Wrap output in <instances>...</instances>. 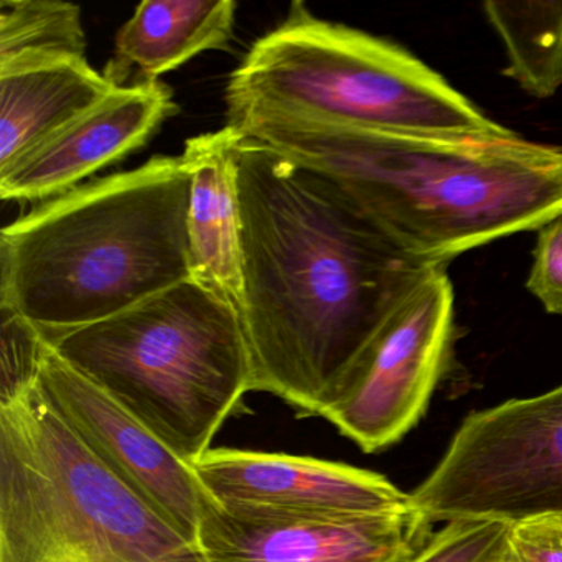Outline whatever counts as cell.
Segmentation results:
<instances>
[{"mask_svg": "<svg viewBox=\"0 0 562 562\" xmlns=\"http://www.w3.org/2000/svg\"><path fill=\"white\" fill-rule=\"evenodd\" d=\"M236 173L252 391L322 417L407 295L446 266L401 251L337 183L245 136Z\"/></svg>", "mask_w": 562, "mask_h": 562, "instance_id": "6da1fadb", "label": "cell"}, {"mask_svg": "<svg viewBox=\"0 0 562 562\" xmlns=\"http://www.w3.org/2000/svg\"><path fill=\"white\" fill-rule=\"evenodd\" d=\"M228 126L317 170L427 265L562 216V149L503 134L393 133L249 114Z\"/></svg>", "mask_w": 562, "mask_h": 562, "instance_id": "7a4b0ae2", "label": "cell"}, {"mask_svg": "<svg viewBox=\"0 0 562 562\" xmlns=\"http://www.w3.org/2000/svg\"><path fill=\"white\" fill-rule=\"evenodd\" d=\"M182 156L80 186L0 233V308L44 337L106 321L192 278Z\"/></svg>", "mask_w": 562, "mask_h": 562, "instance_id": "3957f363", "label": "cell"}, {"mask_svg": "<svg viewBox=\"0 0 562 562\" xmlns=\"http://www.w3.org/2000/svg\"><path fill=\"white\" fill-rule=\"evenodd\" d=\"M45 340L190 465L252 391L241 315L193 278Z\"/></svg>", "mask_w": 562, "mask_h": 562, "instance_id": "277c9868", "label": "cell"}, {"mask_svg": "<svg viewBox=\"0 0 562 562\" xmlns=\"http://www.w3.org/2000/svg\"><path fill=\"white\" fill-rule=\"evenodd\" d=\"M0 562H209L61 419L38 384L0 394Z\"/></svg>", "mask_w": 562, "mask_h": 562, "instance_id": "5b68a950", "label": "cell"}, {"mask_svg": "<svg viewBox=\"0 0 562 562\" xmlns=\"http://www.w3.org/2000/svg\"><path fill=\"white\" fill-rule=\"evenodd\" d=\"M225 93L228 123L282 114L393 133L509 131L406 48L315 18L302 2L252 44Z\"/></svg>", "mask_w": 562, "mask_h": 562, "instance_id": "8992f818", "label": "cell"}, {"mask_svg": "<svg viewBox=\"0 0 562 562\" xmlns=\"http://www.w3.org/2000/svg\"><path fill=\"white\" fill-rule=\"evenodd\" d=\"M411 496L432 521L562 518V384L469 414Z\"/></svg>", "mask_w": 562, "mask_h": 562, "instance_id": "52a82bcc", "label": "cell"}, {"mask_svg": "<svg viewBox=\"0 0 562 562\" xmlns=\"http://www.w3.org/2000/svg\"><path fill=\"white\" fill-rule=\"evenodd\" d=\"M456 340V294L439 268L397 307L322 417L363 452L390 449L426 416Z\"/></svg>", "mask_w": 562, "mask_h": 562, "instance_id": "ba28073f", "label": "cell"}, {"mask_svg": "<svg viewBox=\"0 0 562 562\" xmlns=\"http://www.w3.org/2000/svg\"><path fill=\"white\" fill-rule=\"evenodd\" d=\"M228 515L259 521H345L416 508L381 473L291 453L210 449L193 463Z\"/></svg>", "mask_w": 562, "mask_h": 562, "instance_id": "9c48e42d", "label": "cell"}, {"mask_svg": "<svg viewBox=\"0 0 562 562\" xmlns=\"http://www.w3.org/2000/svg\"><path fill=\"white\" fill-rule=\"evenodd\" d=\"M37 384L101 463L177 531L199 544L200 522L213 498L190 463L48 344Z\"/></svg>", "mask_w": 562, "mask_h": 562, "instance_id": "30bf717a", "label": "cell"}, {"mask_svg": "<svg viewBox=\"0 0 562 562\" xmlns=\"http://www.w3.org/2000/svg\"><path fill=\"white\" fill-rule=\"evenodd\" d=\"M434 522L419 508L345 521H259L206 506L199 546L209 562H413Z\"/></svg>", "mask_w": 562, "mask_h": 562, "instance_id": "8fae6325", "label": "cell"}, {"mask_svg": "<svg viewBox=\"0 0 562 562\" xmlns=\"http://www.w3.org/2000/svg\"><path fill=\"white\" fill-rule=\"evenodd\" d=\"M179 113L162 81L116 88L93 110L68 124L0 176L4 202H48L78 189L88 177L149 143Z\"/></svg>", "mask_w": 562, "mask_h": 562, "instance_id": "7c38bea8", "label": "cell"}, {"mask_svg": "<svg viewBox=\"0 0 562 562\" xmlns=\"http://www.w3.org/2000/svg\"><path fill=\"white\" fill-rule=\"evenodd\" d=\"M243 134L226 124L190 137L182 159L190 173L189 241L192 278L241 315V212L236 147Z\"/></svg>", "mask_w": 562, "mask_h": 562, "instance_id": "4fadbf2b", "label": "cell"}, {"mask_svg": "<svg viewBox=\"0 0 562 562\" xmlns=\"http://www.w3.org/2000/svg\"><path fill=\"white\" fill-rule=\"evenodd\" d=\"M236 9L233 0H144L117 32L104 77L123 88L136 68L139 81H157L196 55L225 50Z\"/></svg>", "mask_w": 562, "mask_h": 562, "instance_id": "5bb4252c", "label": "cell"}, {"mask_svg": "<svg viewBox=\"0 0 562 562\" xmlns=\"http://www.w3.org/2000/svg\"><path fill=\"white\" fill-rule=\"evenodd\" d=\"M116 88L87 60L0 77V176Z\"/></svg>", "mask_w": 562, "mask_h": 562, "instance_id": "9a60e30c", "label": "cell"}, {"mask_svg": "<svg viewBox=\"0 0 562 562\" xmlns=\"http://www.w3.org/2000/svg\"><path fill=\"white\" fill-rule=\"evenodd\" d=\"M81 9L58 0H2L0 77L87 60Z\"/></svg>", "mask_w": 562, "mask_h": 562, "instance_id": "2e32d148", "label": "cell"}, {"mask_svg": "<svg viewBox=\"0 0 562 562\" xmlns=\"http://www.w3.org/2000/svg\"><path fill=\"white\" fill-rule=\"evenodd\" d=\"M508 57L503 75L548 100L562 87V2H483Z\"/></svg>", "mask_w": 562, "mask_h": 562, "instance_id": "e0dca14e", "label": "cell"}, {"mask_svg": "<svg viewBox=\"0 0 562 562\" xmlns=\"http://www.w3.org/2000/svg\"><path fill=\"white\" fill-rule=\"evenodd\" d=\"M508 529L490 519L446 522L413 562H505Z\"/></svg>", "mask_w": 562, "mask_h": 562, "instance_id": "ac0fdd59", "label": "cell"}, {"mask_svg": "<svg viewBox=\"0 0 562 562\" xmlns=\"http://www.w3.org/2000/svg\"><path fill=\"white\" fill-rule=\"evenodd\" d=\"M0 394H11L37 383L45 353L44 335L15 312L0 308Z\"/></svg>", "mask_w": 562, "mask_h": 562, "instance_id": "d6986e66", "label": "cell"}, {"mask_svg": "<svg viewBox=\"0 0 562 562\" xmlns=\"http://www.w3.org/2000/svg\"><path fill=\"white\" fill-rule=\"evenodd\" d=\"M526 288L546 312L562 315V216L538 229Z\"/></svg>", "mask_w": 562, "mask_h": 562, "instance_id": "ffe728a7", "label": "cell"}, {"mask_svg": "<svg viewBox=\"0 0 562 562\" xmlns=\"http://www.w3.org/2000/svg\"><path fill=\"white\" fill-rule=\"evenodd\" d=\"M505 562H562V518L512 522Z\"/></svg>", "mask_w": 562, "mask_h": 562, "instance_id": "44dd1931", "label": "cell"}]
</instances>
